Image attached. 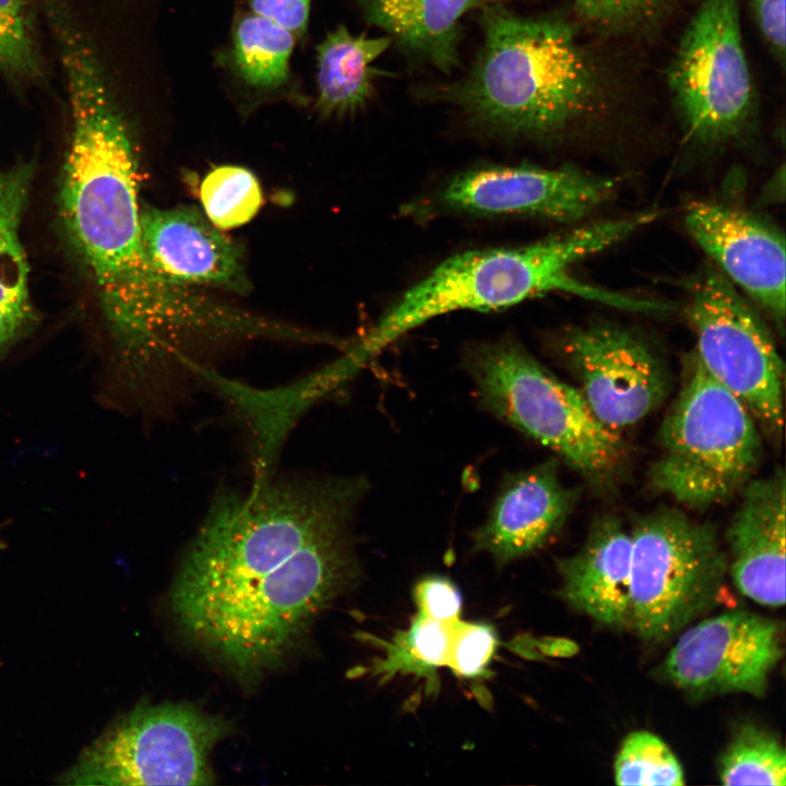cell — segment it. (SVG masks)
Instances as JSON below:
<instances>
[{
  "label": "cell",
  "mask_w": 786,
  "mask_h": 786,
  "mask_svg": "<svg viewBox=\"0 0 786 786\" xmlns=\"http://www.w3.org/2000/svg\"><path fill=\"white\" fill-rule=\"evenodd\" d=\"M354 477H281L212 498L175 575L172 618L200 650L250 681L279 667L355 583Z\"/></svg>",
  "instance_id": "6da1fadb"
},
{
  "label": "cell",
  "mask_w": 786,
  "mask_h": 786,
  "mask_svg": "<svg viewBox=\"0 0 786 786\" xmlns=\"http://www.w3.org/2000/svg\"><path fill=\"white\" fill-rule=\"evenodd\" d=\"M58 52L72 117L62 221L99 296L115 348L112 377L148 383L184 365L192 345L226 336L235 309L152 267L141 239L134 141L105 67L85 37L67 38Z\"/></svg>",
  "instance_id": "7a4b0ae2"
},
{
  "label": "cell",
  "mask_w": 786,
  "mask_h": 786,
  "mask_svg": "<svg viewBox=\"0 0 786 786\" xmlns=\"http://www.w3.org/2000/svg\"><path fill=\"white\" fill-rule=\"evenodd\" d=\"M479 24L483 44L471 69L432 96L513 138L558 135L602 107L599 71L568 22L497 1L480 9Z\"/></svg>",
  "instance_id": "3957f363"
},
{
  "label": "cell",
  "mask_w": 786,
  "mask_h": 786,
  "mask_svg": "<svg viewBox=\"0 0 786 786\" xmlns=\"http://www.w3.org/2000/svg\"><path fill=\"white\" fill-rule=\"evenodd\" d=\"M657 212L587 224L519 248L455 254L409 288L378 321L357 349L370 358L407 331L452 311L504 309L560 291L622 310L658 312L663 303L634 298L577 281L571 266L656 219Z\"/></svg>",
  "instance_id": "277c9868"
},
{
  "label": "cell",
  "mask_w": 786,
  "mask_h": 786,
  "mask_svg": "<svg viewBox=\"0 0 786 786\" xmlns=\"http://www.w3.org/2000/svg\"><path fill=\"white\" fill-rule=\"evenodd\" d=\"M463 367L485 409L585 477L604 481L619 469L624 456L620 433L595 417L577 388L558 379L514 338L469 346Z\"/></svg>",
  "instance_id": "5b68a950"
},
{
  "label": "cell",
  "mask_w": 786,
  "mask_h": 786,
  "mask_svg": "<svg viewBox=\"0 0 786 786\" xmlns=\"http://www.w3.org/2000/svg\"><path fill=\"white\" fill-rule=\"evenodd\" d=\"M655 489L693 509L730 498L751 479L762 457L757 421L693 354L683 385L659 431Z\"/></svg>",
  "instance_id": "8992f818"
},
{
  "label": "cell",
  "mask_w": 786,
  "mask_h": 786,
  "mask_svg": "<svg viewBox=\"0 0 786 786\" xmlns=\"http://www.w3.org/2000/svg\"><path fill=\"white\" fill-rule=\"evenodd\" d=\"M229 723L189 703H139L58 776L62 785H211L214 748Z\"/></svg>",
  "instance_id": "52a82bcc"
},
{
  "label": "cell",
  "mask_w": 786,
  "mask_h": 786,
  "mask_svg": "<svg viewBox=\"0 0 786 786\" xmlns=\"http://www.w3.org/2000/svg\"><path fill=\"white\" fill-rule=\"evenodd\" d=\"M630 534L629 628L662 642L715 603L728 561L714 527L676 509L642 517Z\"/></svg>",
  "instance_id": "ba28073f"
},
{
  "label": "cell",
  "mask_w": 786,
  "mask_h": 786,
  "mask_svg": "<svg viewBox=\"0 0 786 786\" xmlns=\"http://www.w3.org/2000/svg\"><path fill=\"white\" fill-rule=\"evenodd\" d=\"M686 315L694 355L771 433L784 420V362L759 315L719 271L706 267L688 287Z\"/></svg>",
  "instance_id": "9c48e42d"
},
{
  "label": "cell",
  "mask_w": 786,
  "mask_h": 786,
  "mask_svg": "<svg viewBox=\"0 0 786 786\" xmlns=\"http://www.w3.org/2000/svg\"><path fill=\"white\" fill-rule=\"evenodd\" d=\"M668 84L687 136L717 143L751 118L755 92L743 47L739 0H702L686 27Z\"/></svg>",
  "instance_id": "30bf717a"
},
{
  "label": "cell",
  "mask_w": 786,
  "mask_h": 786,
  "mask_svg": "<svg viewBox=\"0 0 786 786\" xmlns=\"http://www.w3.org/2000/svg\"><path fill=\"white\" fill-rule=\"evenodd\" d=\"M783 653L778 621L734 610L684 631L667 653L660 675L698 698L727 693L762 696Z\"/></svg>",
  "instance_id": "8fae6325"
},
{
  "label": "cell",
  "mask_w": 786,
  "mask_h": 786,
  "mask_svg": "<svg viewBox=\"0 0 786 786\" xmlns=\"http://www.w3.org/2000/svg\"><path fill=\"white\" fill-rule=\"evenodd\" d=\"M560 356L595 417L619 432L658 408L669 392L663 361L635 333L592 324L563 334Z\"/></svg>",
  "instance_id": "7c38bea8"
},
{
  "label": "cell",
  "mask_w": 786,
  "mask_h": 786,
  "mask_svg": "<svg viewBox=\"0 0 786 786\" xmlns=\"http://www.w3.org/2000/svg\"><path fill=\"white\" fill-rule=\"evenodd\" d=\"M617 184L614 178L571 167L491 165L453 177L439 190L437 203L453 213L574 223L609 200Z\"/></svg>",
  "instance_id": "4fadbf2b"
},
{
  "label": "cell",
  "mask_w": 786,
  "mask_h": 786,
  "mask_svg": "<svg viewBox=\"0 0 786 786\" xmlns=\"http://www.w3.org/2000/svg\"><path fill=\"white\" fill-rule=\"evenodd\" d=\"M354 347L330 365L296 382L259 389L218 374L209 367L195 379L209 383L246 428L249 441L252 487L274 476L278 454L297 421L315 402L352 379L366 362Z\"/></svg>",
  "instance_id": "5bb4252c"
},
{
  "label": "cell",
  "mask_w": 786,
  "mask_h": 786,
  "mask_svg": "<svg viewBox=\"0 0 786 786\" xmlns=\"http://www.w3.org/2000/svg\"><path fill=\"white\" fill-rule=\"evenodd\" d=\"M686 227L722 273L778 324L785 319V242L782 235L741 210L710 201L690 203Z\"/></svg>",
  "instance_id": "9a60e30c"
},
{
  "label": "cell",
  "mask_w": 786,
  "mask_h": 786,
  "mask_svg": "<svg viewBox=\"0 0 786 786\" xmlns=\"http://www.w3.org/2000/svg\"><path fill=\"white\" fill-rule=\"evenodd\" d=\"M140 227L145 255L166 281L236 294L251 289L241 249L196 207L145 205Z\"/></svg>",
  "instance_id": "2e32d148"
},
{
  "label": "cell",
  "mask_w": 786,
  "mask_h": 786,
  "mask_svg": "<svg viewBox=\"0 0 786 786\" xmlns=\"http://www.w3.org/2000/svg\"><path fill=\"white\" fill-rule=\"evenodd\" d=\"M575 501L555 460L510 475L486 521L472 533L473 550L503 565L541 548L559 532Z\"/></svg>",
  "instance_id": "e0dca14e"
},
{
  "label": "cell",
  "mask_w": 786,
  "mask_h": 786,
  "mask_svg": "<svg viewBox=\"0 0 786 786\" xmlns=\"http://www.w3.org/2000/svg\"><path fill=\"white\" fill-rule=\"evenodd\" d=\"M785 475L750 479L727 529L730 561L737 588L767 607L785 604Z\"/></svg>",
  "instance_id": "ac0fdd59"
},
{
  "label": "cell",
  "mask_w": 786,
  "mask_h": 786,
  "mask_svg": "<svg viewBox=\"0 0 786 786\" xmlns=\"http://www.w3.org/2000/svg\"><path fill=\"white\" fill-rule=\"evenodd\" d=\"M630 559L631 534L617 517L599 519L582 548L558 564L561 597L604 626L629 628Z\"/></svg>",
  "instance_id": "d6986e66"
},
{
  "label": "cell",
  "mask_w": 786,
  "mask_h": 786,
  "mask_svg": "<svg viewBox=\"0 0 786 786\" xmlns=\"http://www.w3.org/2000/svg\"><path fill=\"white\" fill-rule=\"evenodd\" d=\"M403 52L443 73L460 67L462 17L500 0H352Z\"/></svg>",
  "instance_id": "ffe728a7"
},
{
  "label": "cell",
  "mask_w": 786,
  "mask_h": 786,
  "mask_svg": "<svg viewBox=\"0 0 786 786\" xmlns=\"http://www.w3.org/2000/svg\"><path fill=\"white\" fill-rule=\"evenodd\" d=\"M34 169L32 162L0 166V361L36 323L20 235Z\"/></svg>",
  "instance_id": "44dd1931"
},
{
  "label": "cell",
  "mask_w": 786,
  "mask_h": 786,
  "mask_svg": "<svg viewBox=\"0 0 786 786\" xmlns=\"http://www.w3.org/2000/svg\"><path fill=\"white\" fill-rule=\"evenodd\" d=\"M391 37L353 34L341 24L315 47L317 99L322 118L343 117L364 108L376 95V82L385 75L373 62L391 46Z\"/></svg>",
  "instance_id": "7402d4cb"
},
{
  "label": "cell",
  "mask_w": 786,
  "mask_h": 786,
  "mask_svg": "<svg viewBox=\"0 0 786 786\" xmlns=\"http://www.w3.org/2000/svg\"><path fill=\"white\" fill-rule=\"evenodd\" d=\"M296 39L275 21L247 12L233 28L229 64L247 86L263 92L279 90L290 79Z\"/></svg>",
  "instance_id": "603a6c76"
},
{
  "label": "cell",
  "mask_w": 786,
  "mask_h": 786,
  "mask_svg": "<svg viewBox=\"0 0 786 786\" xmlns=\"http://www.w3.org/2000/svg\"><path fill=\"white\" fill-rule=\"evenodd\" d=\"M723 785H786V753L776 735L752 723L740 725L722 753Z\"/></svg>",
  "instance_id": "cb8c5ba5"
},
{
  "label": "cell",
  "mask_w": 786,
  "mask_h": 786,
  "mask_svg": "<svg viewBox=\"0 0 786 786\" xmlns=\"http://www.w3.org/2000/svg\"><path fill=\"white\" fill-rule=\"evenodd\" d=\"M205 216L219 229L242 226L251 221L263 203L261 186L247 168L222 165L213 168L200 187Z\"/></svg>",
  "instance_id": "d4e9b609"
},
{
  "label": "cell",
  "mask_w": 786,
  "mask_h": 786,
  "mask_svg": "<svg viewBox=\"0 0 786 786\" xmlns=\"http://www.w3.org/2000/svg\"><path fill=\"white\" fill-rule=\"evenodd\" d=\"M32 17L24 0H0V73L17 85L46 80Z\"/></svg>",
  "instance_id": "484cf974"
},
{
  "label": "cell",
  "mask_w": 786,
  "mask_h": 786,
  "mask_svg": "<svg viewBox=\"0 0 786 786\" xmlns=\"http://www.w3.org/2000/svg\"><path fill=\"white\" fill-rule=\"evenodd\" d=\"M617 785H684L683 770L658 736L638 730L621 742L614 763Z\"/></svg>",
  "instance_id": "4316f807"
},
{
  "label": "cell",
  "mask_w": 786,
  "mask_h": 786,
  "mask_svg": "<svg viewBox=\"0 0 786 786\" xmlns=\"http://www.w3.org/2000/svg\"><path fill=\"white\" fill-rule=\"evenodd\" d=\"M456 622L445 623L418 614L410 628L390 648L382 668L421 672L446 665Z\"/></svg>",
  "instance_id": "83f0119b"
},
{
  "label": "cell",
  "mask_w": 786,
  "mask_h": 786,
  "mask_svg": "<svg viewBox=\"0 0 786 786\" xmlns=\"http://www.w3.org/2000/svg\"><path fill=\"white\" fill-rule=\"evenodd\" d=\"M586 22L604 31L622 32L646 26L664 14L674 0H571Z\"/></svg>",
  "instance_id": "f1b7e54d"
},
{
  "label": "cell",
  "mask_w": 786,
  "mask_h": 786,
  "mask_svg": "<svg viewBox=\"0 0 786 786\" xmlns=\"http://www.w3.org/2000/svg\"><path fill=\"white\" fill-rule=\"evenodd\" d=\"M497 634L487 623L461 622L454 624L446 665L465 677L480 675L497 647Z\"/></svg>",
  "instance_id": "f546056e"
},
{
  "label": "cell",
  "mask_w": 786,
  "mask_h": 786,
  "mask_svg": "<svg viewBox=\"0 0 786 786\" xmlns=\"http://www.w3.org/2000/svg\"><path fill=\"white\" fill-rule=\"evenodd\" d=\"M414 596L420 615L445 623L458 621L462 596L449 580L426 577L416 585Z\"/></svg>",
  "instance_id": "4dcf8cb0"
},
{
  "label": "cell",
  "mask_w": 786,
  "mask_h": 786,
  "mask_svg": "<svg viewBox=\"0 0 786 786\" xmlns=\"http://www.w3.org/2000/svg\"><path fill=\"white\" fill-rule=\"evenodd\" d=\"M786 0H749L752 20L771 55L783 67L785 62Z\"/></svg>",
  "instance_id": "1f68e13d"
},
{
  "label": "cell",
  "mask_w": 786,
  "mask_h": 786,
  "mask_svg": "<svg viewBox=\"0 0 786 786\" xmlns=\"http://www.w3.org/2000/svg\"><path fill=\"white\" fill-rule=\"evenodd\" d=\"M252 12L266 16L290 31L297 38L308 27L311 0H247Z\"/></svg>",
  "instance_id": "d6a6232c"
},
{
  "label": "cell",
  "mask_w": 786,
  "mask_h": 786,
  "mask_svg": "<svg viewBox=\"0 0 786 786\" xmlns=\"http://www.w3.org/2000/svg\"><path fill=\"white\" fill-rule=\"evenodd\" d=\"M544 653L552 656L570 657L579 652L575 642L568 639H547L543 645Z\"/></svg>",
  "instance_id": "836d02e7"
}]
</instances>
